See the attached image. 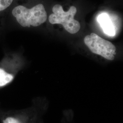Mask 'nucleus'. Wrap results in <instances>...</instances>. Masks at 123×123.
Here are the masks:
<instances>
[{
	"label": "nucleus",
	"instance_id": "obj_1",
	"mask_svg": "<svg viewBox=\"0 0 123 123\" xmlns=\"http://www.w3.org/2000/svg\"><path fill=\"white\" fill-rule=\"evenodd\" d=\"M49 107L44 98H37L30 106L21 110L12 111L3 117L1 123H43V117Z\"/></svg>",
	"mask_w": 123,
	"mask_h": 123
},
{
	"label": "nucleus",
	"instance_id": "obj_2",
	"mask_svg": "<svg viewBox=\"0 0 123 123\" xmlns=\"http://www.w3.org/2000/svg\"><path fill=\"white\" fill-rule=\"evenodd\" d=\"M11 13L18 23L24 27L39 26L47 19L44 6L41 3L30 8L22 5H18L13 6Z\"/></svg>",
	"mask_w": 123,
	"mask_h": 123
},
{
	"label": "nucleus",
	"instance_id": "obj_3",
	"mask_svg": "<svg viewBox=\"0 0 123 123\" xmlns=\"http://www.w3.org/2000/svg\"><path fill=\"white\" fill-rule=\"evenodd\" d=\"M53 13L49 17V22L52 24H60L71 34H75L79 31L81 26L74 19L77 10L74 6H71L68 12H65L61 5H56L52 9Z\"/></svg>",
	"mask_w": 123,
	"mask_h": 123
},
{
	"label": "nucleus",
	"instance_id": "obj_4",
	"mask_svg": "<svg viewBox=\"0 0 123 123\" xmlns=\"http://www.w3.org/2000/svg\"><path fill=\"white\" fill-rule=\"evenodd\" d=\"M84 42L92 53L100 55L108 60L114 59L116 49L110 42L104 39L94 33H92L84 37Z\"/></svg>",
	"mask_w": 123,
	"mask_h": 123
},
{
	"label": "nucleus",
	"instance_id": "obj_5",
	"mask_svg": "<svg viewBox=\"0 0 123 123\" xmlns=\"http://www.w3.org/2000/svg\"><path fill=\"white\" fill-rule=\"evenodd\" d=\"M97 20L105 34L110 36H114L115 35L114 26L107 13L100 14Z\"/></svg>",
	"mask_w": 123,
	"mask_h": 123
},
{
	"label": "nucleus",
	"instance_id": "obj_6",
	"mask_svg": "<svg viewBox=\"0 0 123 123\" xmlns=\"http://www.w3.org/2000/svg\"><path fill=\"white\" fill-rule=\"evenodd\" d=\"M14 75L6 72L0 68V88L3 87L11 83L14 78Z\"/></svg>",
	"mask_w": 123,
	"mask_h": 123
},
{
	"label": "nucleus",
	"instance_id": "obj_7",
	"mask_svg": "<svg viewBox=\"0 0 123 123\" xmlns=\"http://www.w3.org/2000/svg\"><path fill=\"white\" fill-rule=\"evenodd\" d=\"M15 0H0V12H3L12 6Z\"/></svg>",
	"mask_w": 123,
	"mask_h": 123
}]
</instances>
